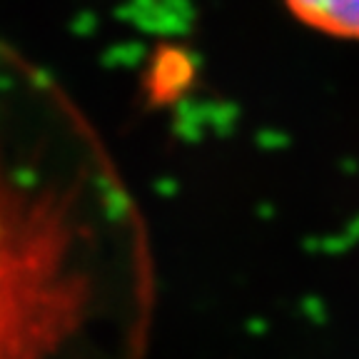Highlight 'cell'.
Listing matches in <instances>:
<instances>
[{"label": "cell", "instance_id": "cell-1", "mask_svg": "<svg viewBox=\"0 0 359 359\" xmlns=\"http://www.w3.org/2000/svg\"><path fill=\"white\" fill-rule=\"evenodd\" d=\"M118 219L78 112L0 40V359H115Z\"/></svg>", "mask_w": 359, "mask_h": 359}, {"label": "cell", "instance_id": "cell-2", "mask_svg": "<svg viewBox=\"0 0 359 359\" xmlns=\"http://www.w3.org/2000/svg\"><path fill=\"white\" fill-rule=\"evenodd\" d=\"M290 11L334 38H359V0H285Z\"/></svg>", "mask_w": 359, "mask_h": 359}]
</instances>
